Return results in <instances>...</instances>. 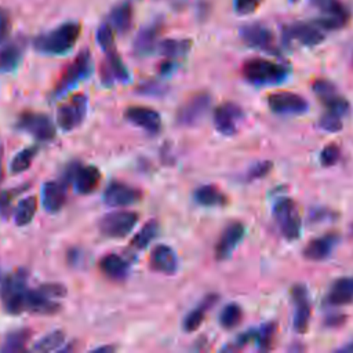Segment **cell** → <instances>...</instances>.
<instances>
[{
  "instance_id": "cell-1",
  "label": "cell",
  "mask_w": 353,
  "mask_h": 353,
  "mask_svg": "<svg viewBox=\"0 0 353 353\" xmlns=\"http://www.w3.org/2000/svg\"><path fill=\"white\" fill-rule=\"evenodd\" d=\"M81 33L79 22H65L48 32L34 37L33 47L46 55H62L69 52L77 43Z\"/></svg>"
},
{
  "instance_id": "cell-2",
  "label": "cell",
  "mask_w": 353,
  "mask_h": 353,
  "mask_svg": "<svg viewBox=\"0 0 353 353\" xmlns=\"http://www.w3.org/2000/svg\"><path fill=\"white\" fill-rule=\"evenodd\" d=\"M241 73L244 79L252 84L268 85L285 80L288 76V69L281 63L273 62L270 59L251 58L243 63Z\"/></svg>"
},
{
  "instance_id": "cell-3",
  "label": "cell",
  "mask_w": 353,
  "mask_h": 353,
  "mask_svg": "<svg viewBox=\"0 0 353 353\" xmlns=\"http://www.w3.org/2000/svg\"><path fill=\"white\" fill-rule=\"evenodd\" d=\"M92 72V59L91 52L88 50H83L79 55L66 66L63 73L61 74L58 83L55 84L52 95L55 98L63 97L66 92L73 90L77 84L85 80Z\"/></svg>"
},
{
  "instance_id": "cell-4",
  "label": "cell",
  "mask_w": 353,
  "mask_h": 353,
  "mask_svg": "<svg viewBox=\"0 0 353 353\" xmlns=\"http://www.w3.org/2000/svg\"><path fill=\"white\" fill-rule=\"evenodd\" d=\"M28 274L23 269H19L4 277L0 287L1 303L4 309L11 314L22 313V298L28 288Z\"/></svg>"
},
{
  "instance_id": "cell-5",
  "label": "cell",
  "mask_w": 353,
  "mask_h": 353,
  "mask_svg": "<svg viewBox=\"0 0 353 353\" xmlns=\"http://www.w3.org/2000/svg\"><path fill=\"white\" fill-rule=\"evenodd\" d=\"M274 221L287 240H295L301 234V216L294 200L288 197L279 199L273 207Z\"/></svg>"
},
{
  "instance_id": "cell-6",
  "label": "cell",
  "mask_w": 353,
  "mask_h": 353,
  "mask_svg": "<svg viewBox=\"0 0 353 353\" xmlns=\"http://www.w3.org/2000/svg\"><path fill=\"white\" fill-rule=\"evenodd\" d=\"M317 7L321 17L316 21V25L325 30L342 29L350 19V12L341 0H310Z\"/></svg>"
},
{
  "instance_id": "cell-7",
  "label": "cell",
  "mask_w": 353,
  "mask_h": 353,
  "mask_svg": "<svg viewBox=\"0 0 353 353\" xmlns=\"http://www.w3.org/2000/svg\"><path fill=\"white\" fill-rule=\"evenodd\" d=\"M101 182V171L95 165L69 164L63 172V185L73 183L80 194L92 193Z\"/></svg>"
},
{
  "instance_id": "cell-8",
  "label": "cell",
  "mask_w": 353,
  "mask_h": 353,
  "mask_svg": "<svg viewBox=\"0 0 353 353\" xmlns=\"http://www.w3.org/2000/svg\"><path fill=\"white\" fill-rule=\"evenodd\" d=\"M138 218V214L134 211L119 210L109 212L99 219V232L103 236L112 239L125 237L135 228Z\"/></svg>"
},
{
  "instance_id": "cell-9",
  "label": "cell",
  "mask_w": 353,
  "mask_h": 353,
  "mask_svg": "<svg viewBox=\"0 0 353 353\" xmlns=\"http://www.w3.org/2000/svg\"><path fill=\"white\" fill-rule=\"evenodd\" d=\"M88 98L84 94H74L62 103L57 112V123L63 131H72L81 124L87 114Z\"/></svg>"
},
{
  "instance_id": "cell-10",
  "label": "cell",
  "mask_w": 353,
  "mask_h": 353,
  "mask_svg": "<svg viewBox=\"0 0 353 353\" xmlns=\"http://www.w3.org/2000/svg\"><path fill=\"white\" fill-rule=\"evenodd\" d=\"M17 127L41 142L52 141L57 134L54 121L47 114L37 112L22 113L18 117Z\"/></svg>"
},
{
  "instance_id": "cell-11",
  "label": "cell",
  "mask_w": 353,
  "mask_h": 353,
  "mask_svg": "<svg viewBox=\"0 0 353 353\" xmlns=\"http://www.w3.org/2000/svg\"><path fill=\"white\" fill-rule=\"evenodd\" d=\"M211 105V95L208 92H199L190 97L176 112V123L179 125L192 127L197 124L207 113Z\"/></svg>"
},
{
  "instance_id": "cell-12",
  "label": "cell",
  "mask_w": 353,
  "mask_h": 353,
  "mask_svg": "<svg viewBox=\"0 0 353 353\" xmlns=\"http://www.w3.org/2000/svg\"><path fill=\"white\" fill-rule=\"evenodd\" d=\"M312 88L320 102L327 108V110H331L339 116H345L349 113L350 105L347 99L338 92L336 87L331 81L325 79H317L313 83Z\"/></svg>"
},
{
  "instance_id": "cell-13",
  "label": "cell",
  "mask_w": 353,
  "mask_h": 353,
  "mask_svg": "<svg viewBox=\"0 0 353 353\" xmlns=\"http://www.w3.org/2000/svg\"><path fill=\"white\" fill-rule=\"evenodd\" d=\"M268 105L272 112L283 116L302 114L309 108V103L303 97L290 91H279L270 94L268 97Z\"/></svg>"
},
{
  "instance_id": "cell-14",
  "label": "cell",
  "mask_w": 353,
  "mask_h": 353,
  "mask_svg": "<svg viewBox=\"0 0 353 353\" xmlns=\"http://www.w3.org/2000/svg\"><path fill=\"white\" fill-rule=\"evenodd\" d=\"M241 40L252 48L276 54V40L270 29L262 23H248L240 29Z\"/></svg>"
},
{
  "instance_id": "cell-15",
  "label": "cell",
  "mask_w": 353,
  "mask_h": 353,
  "mask_svg": "<svg viewBox=\"0 0 353 353\" xmlns=\"http://www.w3.org/2000/svg\"><path fill=\"white\" fill-rule=\"evenodd\" d=\"M285 41H298L302 46L313 47L324 41V33L316 23L296 21L284 28Z\"/></svg>"
},
{
  "instance_id": "cell-16",
  "label": "cell",
  "mask_w": 353,
  "mask_h": 353,
  "mask_svg": "<svg viewBox=\"0 0 353 353\" xmlns=\"http://www.w3.org/2000/svg\"><path fill=\"white\" fill-rule=\"evenodd\" d=\"M244 114L239 105L233 102H223L214 110V125L223 135H233L237 131L239 123Z\"/></svg>"
},
{
  "instance_id": "cell-17",
  "label": "cell",
  "mask_w": 353,
  "mask_h": 353,
  "mask_svg": "<svg viewBox=\"0 0 353 353\" xmlns=\"http://www.w3.org/2000/svg\"><path fill=\"white\" fill-rule=\"evenodd\" d=\"M141 197L139 189L119 181L110 182L103 192V201L109 207H127L138 203Z\"/></svg>"
},
{
  "instance_id": "cell-18",
  "label": "cell",
  "mask_w": 353,
  "mask_h": 353,
  "mask_svg": "<svg viewBox=\"0 0 353 353\" xmlns=\"http://www.w3.org/2000/svg\"><path fill=\"white\" fill-rule=\"evenodd\" d=\"M124 117L134 125L145 130L149 134H157L161 128L160 114L148 106H130L124 112Z\"/></svg>"
},
{
  "instance_id": "cell-19",
  "label": "cell",
  "mask_w": 353,
  "mask_h": 353,
  "mask_svg": "<svg viewBox=\"0 0 353 353\" xmlns=\"http://www.w3.org/2000/svg\"><path fill=\"white\" fill-rule=\"evenodd\" d=\"M61 310V305L43 291L26 288L22 298V312L34 314H54Z\"/></svg>"
},
{
  "instance_id": "cell-20",
  "label": "cell",
  "mask_w": 353,
  "mask_h": 353,
  "mask_svg": "<svg viewBox=\"0 0 353 353\" xmlns=\"http://www.w3.org/2000/svg\"><path fill=\"white\" fill-rule=\"evenodd\" d=\"M105 54H106V61L102 63V68H101L102 83L105 85H112L116 81L127 83L130 80V73L124 62L119 57L116 48H112Z\"/></svg>"
},
{
  "instance_id": "cell-21",
  "label": "cell",
  "mask_w": 353,
  "mask_h": 353,
  "mask_svg": "<svg viewBox=\"0 0 353 353\" xmlns=\"http://www.w3.org/2000/svg\"><path fill=\"white\" fill-rule=\"evenodd\" d=\"M245 233V228L241 222L236 221V222H230L223 232L221 233L216 247H215V256L216 259L222 261L230 256V254L233 252V250L237 247V244L241 241V239L244 237Z\"/></svg>"
},
{
  "instance_id": "cell-22",
  "label": "cell",
  "mask_w": 353,
  "mask_h": 353,
  "mask_svg": "<svg viewBox=\"0 0 353 353\" xmlns=\"http://www.w3.org/2000/svg\"><path fill=\"white\" fill-rule=\"evenodd\" d=\"M292 298H294V306H295L294 330L296 332L302 334V332H306V330H307L310 313H312L309 294H307L305 285H295L292 288Z\"/></svg>"
},
{
  "instance_id": "cell-23",
  "label": "cell",
  "mask_w": 353,
  "mask_h": 353,
  "mask_svg": "<svg viewBox=\"0 0 353 353\" xmlns=\"http://www.w3.org/2000/svg\"><path fill=\"white\" fill-rule=\"evenodd\" d=\"M161 22L154 21L146 26H143L135 36L132 50L134 54L138 57H146L150 52H153L156 44H157V37L161 32Z\"/></svg>"
},
{
  "instance_id": "cell-24",
  "label": "cell",
  "mask_w": 353,
  "mask_h": 353,
  "mask_svg": "<svg viewBox=\"0 0 353 353\" xmlns=\"http://www.w3.org/2000/svg\"><path fill=\"white\" fill-rule=\"evenodd\" d=\"M149 265L153 270L159 273L174 274L178 268V259L171 247L165 244H159L150 252Z\"/></svg>"
},
{
  "instance_id": "cell-25",
  "label": "cell",
  "mask_w": 353,
  "mask_h": 353,
  "mask_svg": "<svg viewBox=\"0 0 353 353\" xmlns=\"http://www.w3.org/2000/svg\"><path fill=\"white\" fill-rule=\"evenodd\" d=\"M23 51H25V40L21 37L14 39L12 41L4 44L0 48V73L14 72L21 63Z\"/></svg>"
},
{
  "instance_id": "cell-26",
  "label": "cell",
  "mask_w": 353,
  "mask_h": 353,
  "mask_svg": "<svg viewBox=\"0 0 353 353\" xmlns=\"http://www.w3.org/2000/svg\"><path fill=\"white\" fill-rule=\"evenodd\" d=\"M41 201L43 207L47 212L55 214L62 210L66 201V193H65V185L48 181L41 188Z\"/></svg>"
},
{
  "instance_id": "cell-27",
  "label": "cell",
  "mask_w": 353,
  "mask_h": 353,
  "mask_svg": "<svg viewBox=\"0 0 353 353\" xmlns=\"http://www.w3.org/2000/svg\"><path fill=\"white\" fill-rule=\"evenodd\" d=\"M336 241L338 236L334 233H328L325 236L313 239L303 248V256L309 261H323L331 254Z\"/></svg>"
},
{
  "instance_id": "cell-28",
  "label": "cell",
  "mask_w": 353,
  "mask_h": 353,
  "mask_svg": "<svg viewBox=\"0 0 353 353\" xmlns=\"http://www.w3.org/2000/svg\"><path fill=\"white\" fill-rule=\"evenodd\" d=\"M327 303L342 306L353 302V277H341L335 280L325 296Z\"/></svg>"
},
{
  "instance_id": "cell-29",
  "label": "cell",
  "mask_w": 353,
  "mask_h": 353,
  "mask_svg": "<svg viewBox=\"0 0 353 353\" xmlns=\"http://www.w3.org/2000/svg\"><path fill=\"white\" fill-rule=\"evenodd\" d=\"M101 272L112 280H124L128 274L127 261L117 254H106L99 261Z\"/></svg>"
},
{
  "instance_id": "cell-30",
  "label": "cell",
  "mask_w": 353,
  "mask_h": 353,
  "mask_svg": "<svg viewBox=\"0 0 353 353\" xmlns=\"http://www.w3.org/2000/svg\"><path fill=\"white\" fill-rule=\"evenodd\" d=\"M109 25L119 34H125L132 26V7L128 1L116 6L109 14Z\"/></svg>"
},
{
  "instance_id": "cell-31",
  "label": "cell",
  "mask_w": 353,
  "mask_h": 353,
  "mask_svg": "<svg viewBox=\"0 0 353 353\" xmlns=\"http://www.w3.org/2000/svg\"><path fill=\"white\" fill-rule=\"evenodd\" d=\"M194 200L204 207H221L226 204V196L223 192L214 185H204L196 189Z\"/></svg>"
},
{
  "instance_id": "cell-32",
  "label": "cell",
  "mask_w": 353,
  "mask_h": 353,
  "mask_svg": "<svg viewBox=\"0 0 353 353\" xmlns=\"http://www.w3.org/2000/svg\"><path fill=\"white\" fill-rule=\"evenodd\" d=\"M30 336H32L30 328H18V330L10 331L4 338L0 352L15 353V352L25 350L28 342L30 341Z\"/></svg>"
},
{
  "instance_id": "cell-33",
  "label": "cell",
  "mask_w": 353,
  "mask_h": 353,
  "mask_svg": "<svg viewBox=\"0 0 353 353\" xmlns=\"http://www.w3.org/2000/svg\"><path fill=\"white\" fill-rule=\"evenodd\" d=\"M216 301H218L216 295H208V296H205L204 301L185 317V320H183V330H185L186 332H192V331H194L196 328H199L200 324H201L203 320H204V316H205L207 310H208L210 307H212V305H214Z\"/></svg>"
},
{
  "instance_id": "cell-34",
  "label": "cell",
  "mask_w": 353,
  "mask_h": 353,
  "mask_svg": "<svg viewBox=\"0 0 353 353\" xmlns=\"http://www.w3.org/2000/svg\"><path fill=\"white\" fill-rule=\"evenodd\" d=\"M192 48V41L189 39H165L159 43V51L167 58H181L185 57Z\"/></svg>"
},
{
  "instance_id": "cell-35",
  "label": "cell",
  "mask_w": 353,
  "mask_h": 353,
  "mask_svg": "<svg viewBox=\"0 0 353 353\" xmlns=\"http://www.w3.org/2000/svg\"><path fill=\"white\" fill-rule=\"evenodd\" d=\"M37 211V199L34 196H28L19 201L14 211V221L18 226H26L32 222Z\"/></svg>"
},
{
  "instance_id": "cell-36",
  "label": "cell",
  "mask_w": 353,
  "mask_h": 353,
  "mask_svg": "<svg viewBox=\"0 0 353 353\" xmlns=\"http://www.w3.org/2000/svg\"><path fill=\"white\" fill-rule=\"evenodd\" d=\"M66 335L62 330H54L48 332L47 335L41 336L34 345L33 350L34 352H54L61 349V346L65 343Z\"/></svg>"
},
{
  "instance_id": "cell-37",
  "label": "cell",
  "mask_w": 353,
  "mask_h": 353,
  "mask_svg": "<svg viewBox=\"0 0 353 353\" xmlns=\"http://www.w3.org/2000/svg\"><path fill=\"white\" fill-rule=\"evenodd\" d=\"M159 232V223L156 219H150L148 221L141 229L139 232L132 237L131 240V245L135 247L137 250H143L149 245V243L157 236Z\"/></svg>"
},
{
  "instance_id": "cell-38",
  "label": "cell",
  "mask_w": 353,
  "mask_h": 353,
  "mask_svg": "<svg viewBox=\"0 0 353 353\" xmlns=\"http://www.w3.org/2000/svg\"><path fill=\"white\" fill-rule=\"evenodd\" d=\"M36 153H37V146H29V148L19 150L10 163V171L12 174H21V172L29 170Z\"/></svg>"
},
{
  "instance_id": "cell-39",
  "label": "cell",
  "mask_w": 353,
  "mask_h": 353,
  "mask_svg": "<svg viewBox=\"0 0 353 353\" xmlns=\"http://www.w3.org/2000/svg\"><path fill=\"white\" fill-rule=\"evenodd\" d=\"M241 319H243V310L237 303L226 305L219 314V323L226 330H232L237 327L241 323Z\"/></svg>"
},
{
  "instance_id": "cell-40",
  "label": "cell",
  "mask_w": 353,
  "mask_h": 353,
  "mask_svg": "<svg viewBox=\"0 0 353 353\" xmlns=\"http://www.w3.org/2000/svg\"><path fill=\"white\" fill-rule=\"evenodd\" d=\"M274 334H276V324L268 323V324H263L261 328L254 330V341L258 343L259 349L268 350L272 346Z\"/></svg>"
},
{
  "instance_id": "cell-41",
  "label": "cell",
  "mask_w": 353,
  "mask_h": 353,
  "mask_svg": "<svg viewBox=\"0 0 353 353\" xmlns=\"http://www.w3.org/2000/svg\"><path fill=\"white\" fill-rule=\"evenodd\" d=\"M97 41L101 48L106 52L114 48V39H113V29L109 23H102L97 30Z\"/></svg>"
},
{
  "instance_id": "cell-42",
  "label": "cell",
  "mask_w": 353,
  "mask_h": 353,
  "mask_svg": "<svg viewBox=\"0 0 353 353\" xmlns=\"http://www.w3.org/2000/svg\"><path fill=\"white\" fill-rule=\"evenodd\" d=\"M342 116L331 112V110H327L320 119H319V125L320 128L325 130V131H330V132H336L342 128Z\"/></svg>"
},
{
  "instance_id": "cell-43",
  "label": "cell",
  "mask_w": 353,
  "mask_h": 353,
  "mask_svg": "<svg viewBox=\"0 0 353 353\" xmlns=\"http://www.w3.org/2000/svg\"><path fill=\"white\" fill-rule=\"evenodd\" d=\"M341 157V149L335 143H330L320 152V163L324 167L334 165Z\"/></svg>"
},
{
  "instance_id": "cell-44",
  "label": "cell",
  "mask_w": 353,
  "mask_h": 353,
  "mask_svg": "<svg viewBox=\"0 0 353 353\" xmlns=\"http://www.w3.org/2000/svg\"><path fill=\"white\" fill-rule=\"evenodd\" d=\"M270 170H272V163H270V161H259V163L254 164V165L247 171L245 179H247V181H254V179L263 178Z\"/></svg>"
},
{
  "instance_id": "cell-45",
  "label": "cell",
  "mask_w": 353,
  "mask_h": 353,
  "mask_svg": "<svg viewBox=\"0 0 353 353\" xmlns=\"http://www.w3.org/2000/svg\"><path fill=\"white\" fill-rule=\"evenodd\" d=\"M262 0H234L233 6H234V11L240 15H248L255 12L259 6H261Z\"/></svg>"
},
{
  "instance_id": "cell-46",
  "label": "cell",
  "mask_w": 353,
  "mask_h": 353,
  "mask_svg": "<svg viewBox=\"0 0 353 353\" xmlns=\"http://www.w3.org/2000/svg\"><path fill=\"white\" fill-rule=\"evenodd\" d=\"M40 291H43L46 295L50 298H63L68 294V290L65 285L58 284V283H44L39 287Z\"/></svg>"
},
{
  "instance_id": "cell-47",
  "label": "cell",
  "mask_w": 353,
  "mask_h": 353,
  "mask_svg": "<svg viewBox=\"0 0 353 353\" xmlns=\"http://www.w3.org/2000/svg\"><path fill=\"white\" fill-rule=\"evenodd\" d=\"M11 30V19L6 10L0 8V43H3Z\"/></svg>"
},
{
  "instance_id": "cell-48",
  "label": "cell",
  "mask_w": 353,
  "mask_h": 353,
  "mask_svg": "<svg viewBox=\"0 0 353 353\" xmlns=\"http://www.w3.org/2000/svg\"><path fill=\"white\" fill-rule=\"evenodd\" d=\"M164 90L165 88L161 84L154 83V81H148L138 87V92L145 94V95H161L164 92Z\"/></svg>"
},
{
  "instance_id": "cell-49",
  "label": "cell",
  "mask_w": 353,
  "mask_h": 353,
  "mask_svg": "<svg viewBox=\"0 0 353 353\" xmlns=\"http://www.w3.org/2000/svg\"><path fill=\"white\" fill-rule=\"evenodd\" d=\"M11 201V193H0V212H7L10 208Z\"/></svg>"
},
{
  "instance_id": "cell-50",
  "label": "cell",
  "mask_w": 353,
  "mask_h": 353,
  "mask_svg": "<svg viewBox=\"0 0 353 353\" xmlns=\"http://www.w3.org/2000/svg\"><path fill=\"white\" fill-rule=\"evenodd\" d=\"M343 321H345V316H336V314H335V316H332V317H328L325 323H327L328 325L336 327V325H341Z\"/></svg>"
},
{
  "instance_id": "cell-51",
  "label": "cell",
  "mask_w": 353,
  "mask_h": 353,
  "mask_svg": "<svg viewBox=\"0 0 353 353\" xmlns=\"http://www.w3.org/2000/svg\"><path fill=\"white\" fill-rule=\"evenodd\" d=\"M339 350H342V352H353V341L349 342L347 345H345L343 347H339Z\"/></svg>"
},
{
  "instance_id": "cell-52",
  "label": "cell",
  "mask_w": 353,
  "mask_h": 353,
  "mask_svg": "<svg viewBox=\"0 0 353 353\" xmlns=\"http://www.w3.org/2000/svg\"><path fill=\"white\" fill-rule=\"evenodd\" d=\"M1 176H3V149L0 145V181H1Z\"/></svg>"
},
{
  "instance_id": "cell-53",
  "label": "cell",
  "mask_w": 353,
  "mask_h": 353,
  "mask_svg": "<svg viewBox=\"0 0 353 353\" xmlns=\"http://www.w3.org/2000/svg\"><path fill=\"white\" fill-rule=\"evenodd\" d=\"M95 350H98V352H102V350H114V347L113 346H99V347H97Z\"/></svg>"
}]
</instances>
